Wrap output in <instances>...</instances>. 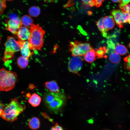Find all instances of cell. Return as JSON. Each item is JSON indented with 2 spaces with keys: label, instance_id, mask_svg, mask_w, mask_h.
<instances>
[{
  "label": "cell",
  "instance_id": "cell-17",
  "mask_svg": "<svg viewBox=\"0 0 130 130\" xmlns=\"http://www.w3.org/2000/svg\"><path fill=\"white\" fill-rule=\"evenodd\" d=\"M115 50L116 52L120 55L126 54L128 52V50L124 45L117 43L115 45Z\"/></svg>",
  "mask_w": 130,
  "mask_h": 130
},
{
  "label": "cell",
  "instance_id": "cell-25",
  "mask_svg": "<svg viewBox=\"0 0 130 130\" xmlns=\"http://www.w3.org/2000/svg\"><path fill=\"white\" fill-rule=\"evenodd\" d=\"M6 6L5 0H0V15L3 13Z\"/></svg>",
  "mask_w": 130,
  "mask_h": 130
},
{
  "label": "cell",
  "instance_id": "cell-36",
  "mask_svg": "<svg viewBox=\"0 0 130 130\" xmlns=\"http://www.w3.org/2000/svg\"><path fill=\"white\" fill-rule=\"evenodd\" d=\"M1 39V38L0 37V41Z\"/></svg>",
  "mask_w": 130,
  "mask_h": 130
},
{
  "label": "cell",
  "instance_id": "cell-29",
  "mask_svg": "<svg viewBox=\"0 0 130 130\" xmlns=\"http://www.w3.org/2000/svg\"><path fill=\"white\" fill-rule=\"evenodd\" d=\"M130 2V0H121L120 2L119 3L120 8L128 4Z\"/></svg>",
  "mask_w": 130,
  "mask_h": 130
},
{
  "label": "cell",
  "instance_id": "cell-5",
  "mask_svg": "<svg viewBox=\"0 0 130 130\" xmlns=\"http://www.w3.org/2000/svg\"><path fill=\"white\" fill-rule=\"evenodd\" d=\"M4 45L5 50L2 60L6 63L12 59L15 53L20 50L21 46L18 40H17L14 37L10 36H8Z\"/></svg>",
  "mask_w": 130,
  "mask_h": 130
},
{
  "label": "cell",
  "instance_id": "cell-31",
  "mask_svg": "<svg viewBox=\"0 0 130 130\" xmlns=\"http://www.w3.org/2000/svg\"><path fill=\"white\" fill-rule=\"evenodd\" d=\"M4 107V104L0 100V117L3 114Z\"/></svg>",
  "mask_w": 130,
  "mask_h": 130
},
{
  "label": "cell",
  "instance_id": "cell-9",
  "mask_svg": "<svg viewBox=\"0 0 130 130\" xmlns=\"http://www.w3.org/2000/svg\"><path fill=\"white\" fill-rule=\"evenodd\" d=\"M83 65V59L79 56H73L68 64V69L71 72L77 73L81 69Z\"/></svg>",
  "mask_w": 130,
  "mask_h": 130
},
{
  "label": "cell",
  "instance_id": "cell-10",
  "mask_svg": "<svg viewBox=\"0 0 130 130\" xmlns=\"http://www.w3.org/2000/svg\"><path fill=\"white\" fill-rule=\"evenodd\" d=\"M18 40L20 45V50L22 56L28 59L33 54V52H31L30 50L28 41L21 40L18 38Z\"/></svg>",
  "mask_w": 130,
  "mask_h": 130
},
{
  "label": "cell",
  "instance_id": "cell-12",
  "mask_svg": "<svg viewBox=\"0 0 130 130\" xmlns=\"http://www.w3.org/2000/svg\"><path fill=\"white\" fill-rule=\"evenodd\" d=\"M103 24L107 33L109 30L112 29L115 25V21L112 16H105L103 18Z\"/></svg>",
  "mask_w": 130,
  "mask_h": 130
},
{
  "label": "cell",
  "instance_id": "cell-7",
  "mask_svg": "<svg viewBox=\"0 0 130 130\" xmlns=\"http://www.w3.org/2000/svg\"><path fill=\"white\" fill-rule=\"evenodd\" d=\"M115 22L119 27H123L124 23H128L130 24V14L121 10H113L111 13Z\"/></svg>",
  "mask_w": 130,
  "mask_h": 130
},
{
  "label": "cell",
  "instance_id": "cell-23",
  "mask_svg": "<svg viewBox=\"0 0 130 130\" xmlns=\"http://www.w3.org/2000/svg\"><path fill=\"white\" fill-rule=\"evenodd\" d=\"M124 67L127 70L130 72V54L125 57L124 59Z\"/></svg>",
  "mask_w": 130,
  "mask_h": 130
},
{
  "label": "cell",
  "instance_id": "cell-21",
  "mask_svg": "<svg viewBox=\"0 0 130 130\" xmlns=\"http://www.w3.org/2000/svg\"><path fill=\"white\" fill-rule=\"evenodd\" d=\"M21 21L22 25L28 27L32 24L33 20L29 16L25 15L21 18Z\"/></svg>",
  "mask_w": 130,
  "mask_h": 130
},
{
  "label": "cell",
  "instance_id": "cell-26",
  "mask_svg": "<svg viewBox=\"0 0 130 130\" xmlns=\"http://www.w3.org/2000/svg\"><path fill=\"white\" fill-rule=\"evenodd\" d=\"M120 8L122 11L128 13L130 14V4H128Z\"/></svg>",
  "mask_w": 130,
  "mask_h": 130
},
{
  "label": "cell",
  "instance_id": "cell-34",
  "mask_svg": "<svg viewBox=\"0 0 130 130\" xmlns=\"http://www.w3.org/2000/svg\"><path fill=\"white\" fill-rule=\"evenodd\" d=\"M5 1H12L13 0H5Z\"/></svg>",
  "mask_w": 130,
  "mask_h": 130
},
{
  "label": "cell",
  "instance_id": "cell-27",
  "mask_svg": "<svg viewBox=\"0 0 130 130\" xmlns=\"http://www.w3.org/2000/svg\"><path fill=\"white\" fill-rule=\"evenodd\" d=\"M84 4L92 6L95 5V4L93 0H81Z\"/></svg>",
  "mask_w": 130,
  "mask_h": 130
},
{
  "label": "cell",
  "instance_id": "cell-8",
  "mask_svg": "<svg viewBox=\"0 0 130 130\" xmlns=\"http://www.w3.org/2000/svg\"><path fill=\"white\" fill-rule=\"evenodd\" d=\"M5 22L6 29L15 35L18 29L22 26L21 20L14 14L10 15L6 19Z\"/></svg>",
  "mask_w": 130,
  "mask_h": 130
},
{
  "label": "cell",
  "instance_id": "cell-16",
  "mask_svg": "<svg viewBox=\"0 0 130 130\" xmlns=\"http://www.w3.org/2000/svg\"><path fill=\"white\" fill-rule=\"evenodd\" d=\"M29 127L31 129L36 130L39 127L40 122L39 119L36 117H33L31 118L28 122Z\"/></svg>",
  "mask_w": 130,
  "mask_h": 130
},
{
  "label": "cell",
  "instance_id": "cell-30",
  "mask_svg": "<svg viewBox=\"0 0 130 130\" xmlns=\"http://www.w3.org/2000/svg\"><path fill=\"white\" fill-rule=\"evenodd\" d=\"M104 0H93L95 5L97 7L100 6Z\"/></svg>",
  "mask_w": 130,
  "mask_h": 130
},
{
  "label": "cell",
  "instance_id": "cell-24",
  "mask_svg": "<svg viewBox=\"0 0 130 130\" xmlns=\"http://www.w3.org/2000/svg\"><path fill=\"white\" fill-rule=\"evenodd\" d=\"M29 13L31 16L33 17L38 16L39 13L40 11L38 8L33 7L29 10Z\"/></svg>",
  "mask_w": 130,
  "mask_h": 130
},
{
  "label": "cell",
  "instance_id": "cell-20",
  "mask_svg": "<svg viewBox=\"0 0 130 130\" xmlns=\"http://www.w3.org/2000/svg\"><path fill=\"white\" fill-rule=\"evenodd\" d=\"M17 62L18 66L21 69L26 68L28 63V59L22 56L18 58Z\"/></svg>",
  "mask_w": 130,
  "mask_h": 130
},
{
  "label": "cell",
  "instance_id": "cell-1",
  "mask_svg": "<svg viewBox=\"0 0 130 130\" xmlns=\"http://www.w3.org/2000/svg\"><path fill=\"white\" fill-rule=\"evenodd\" d=\"M25 108V106L19 102L17 98H15L11 99L10 103L4 107L1 117L7 121L13 122L17 119Z\"/></svg>",
  "mask_w": 130,
  "mask_h": 130
},
{
  "label": "cell",
  "instance_id": "cell-2",
  "mask_svg": "<svg viewBox=\"0 0 130 130\" xmlns=\"http://www.w3.org/2000/svg\"><path fill=\"white\" fill-rule=\"evenodd\" d=\"M65 97L64 95L60 92L53 93L50 91L46 92L44 100L48 109L55 113L58 112L65 103Z\"/></svg>",
  "mask_w": 130,
  "mask_h": 130
},
{
  "label": "cell",
  "instance_id": "cell-18",
  "mask_svg": "<svg viewBox=\"0 0 130 130\" xmlns=\"http://www.w3.org/2000/svg\"><path fill=\"white\" fill-rule=\"evenodd\" d=\"M110 61L113 64H118L120 61L121 58L119 55L115 51H111L109 56Z\"/></svg>",
  "mask_w": 130,
  "mask_h": 130
},
{
  "label": "cell",
  "instance_id": "cell-15",
  "mask_svg": "<svg viewBox=\"0 0 130 130\" xmlns=\"http://www.w3.org/2000/svg\"><path fill=\"white\" fill-rule=\"evenodd\" d=\"M84 57L86 62L89 63L93 62L97 58L95 50L92 48L84 55Z\"/></svg>",
  "mask_w": 130,
  "mask_h": 130
},
{
  "label": "cell",
  "instance_id": "cell-14",
  "mask_svg": "<svg viewBox=\"0 0 130 130\" xmlns=\"http://www.w3.org/2000/svg\"><path fill=\"white\" fill-rule=\"evenodd\" d=\"M41 98L40 96L35 93L32 94L28 100V102L34 107L38 106L40 104Z\"/></svg>",
  "mask_w": 130,
  "mask_h": 130
},
{
  "label": "cell",
  "instance_id": "cell-13",
  "mask_svg": "<svg viewBox=\"0 0 130 130\" xmlns=\"http://www.w3.org/2000/svg\"><path fill=\"white\" fill-rule=\"evenodd\" d=\"M45 85V87L51 92L56 93L60 91L59 86L55 81L52 80L46 82Z\"/></svg>",
  "mask_w": 130,
  "mask_h": 130
},
{
  "label": "cell",
  "instance_id": "cell-32",
  "mask_svg": "<svg viewBox=\"0 0 130 130\" xmlns=\"http://www.w3.org/2000/svg\"><path fill=\"white\" fill-rule=\"evenodd\" d=\"M113 2L115 3H120L121 1V0H111Z\"/></svg>",
  "mask_w": 130,
  "mask_h": 130
},
{
  "label": "cell",
  "instance_id": "cell-6",
  "mask_svg": "<svg viewBox=\"0 0 130 130\" xmlns=\"http://www.w3.org/2000/svg\"><path fill=\"white\" fill-rule=\"evenodd\" d=\"M69 51L73 56H84L92 48L89 43L75 41L70 42Z\"/></svg>",
  "mask_w": 130,
  "mask_h": 130
},
{
  "label": "cell",
  "instance_id": "cell-35",
  "mask_svg": "<svg viewBox=\"0 0 130 130\" xmlns=\"http://www.w3.org/2000/svg\"><path fill=\"white\" fill-rule=\"evenodd\" d=\"M128 46L130 48V43H129Z\"/></svg>",
  "mask_w": 130,
  "mask_h": 130
},
{
  "label": "cell",
  "instance_id": "cell-3",
  "mask_svg": "<svg viewBox=\"0 0 130 130\" xmlns=\"http://www.w3.org/2000/svg\"><path fill=\"white\" fill-rule=\"evenodd\" d=\"M29 31L30 34L28 42L30 50H41L43 45L45 31L39 24H33L31 26Z\"/></svg>",
  "mask_w": 130,
  "mask_h": 130
},
{
  "label": "cell",
  "instance_id": "cell-19",
  "mask_svg": "<svg viewBox=\"0 0 130 130\" xmlns=\"http://www.w3.org/2000/svg\"><path fill=\"white\" fill-rule=\"evenodd\" d=\"M95 51L97 58L106 57L105 54L107 52V50L105 46L100 47L98 49H96Z\"/></svg>",
  "mask_w": 130,
  "mask_h": 130
},
{
  "label": "cell",
  "instance_id": "cell-11",
  "mask_svg": "<svg viewBox=\"0 0 130 130\" xmlns=\"http://www.w3.org/2000/svg\"><path fill=\"white\" fill-rule=\"evenodd\" d=\"M30 34L29 30L27 27L22 26L18 29L16 35L19 39L25 41L28 39Z\"/></svg>",
  "mask_w": 130,
  "mask_h": 130
},
{
  "label": "cell",
  "instance_id": "cell-22",
  "mask_svg": "<svg viewBox=\"0 0 130 130\" xmlns=\"http://www.w3.org/2000/svg\"><path fill=\"white\" fill-rule=\"evenodd\" d=\"M103 18L99 19L96 22V25L99 30L102 33L103 36L104 37H106L107 35V33L106 32L103 26Z\"/></svg>",
  "mask_w": 130,
  "mask_h": 130
},
{
  "label": "cell",
  "instance_id": "cell-4",
  "mask_svg": "<svg viewBox=\"0 0 130 130\" xmlns=\"http://www.w3.org/2000/svg\"><path fill=\"white\" fill-rule=\"evenodd\" d=\"M17 80L15 72L0 68V91H8L15 87Z\"/></svg>",
  "mask_w": 130,
  "mask_h": 130
},
{
  "label": "cell",
  "instance_id": "cell-33",
  "mask_svg": "<svg viewBox=\"0 0 130 130\" xmlns=\"http://www.w3.org/2000/svg\"><path fill=\"white\" fill-rule=\"evenodd\" d=\"M46 1H52L54 0H45Z\"/></svg>",
  "mask_w": 130,
  "mask_h": 130
},
{
  "label": "cell",
  "instance_id": "cell-28",
  "mask_svg": "<svg viewBox=\"0 0 130 130\" xmlns=\"http://www.w3.org/2000/svg\"><path fill=\"white\" fill-rule=\"evenodd\" d=\"M50 130H64L62 127L58 123H56L51 128Z\"/></svg>",
  "mask_w": 130,
  "mask_h": 130
}]
</instances>
